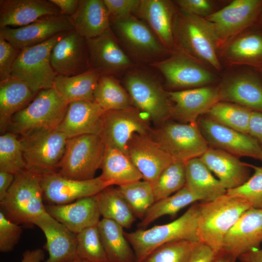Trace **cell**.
Segmentation results:
<instances>
[{
    "label": "cell",
    "mask_w": 262,
    "mask_h": 262,
    "mask_svg": "<svg viewBox=\"0 0 262 262\" xmlns=\"http://www.w3.org/2000/svg\"><path fill=\"white\" fill-rule=\"evenodd\" d=\"M251 208L250 204L242 198L227 194L198 204L197 235L200 242L218 253L222 250L228 231Z\"/></svg>",
    "instance_id": "1"
},
{
    "label": "cell",
    "mask_w": 262,
    "mask_h": 262,
    "mask_svg": "<svg viewBox=\"0 0 262 262\" xmlns=\"http://www.w3.org/2000/svg\"><path fill=\"white\" fill-rule=\"evenodd\" d=\"M198 204L192 205L173 221L149 229H138L124 235L135 254L136 262H142L160 246L173 241L200 242L197 235Z\"/></svg>",
    "instance_id": "2"
},
{
    "label": "cell",
    "mask_w": 262,
    "mask_h": 262,
    "mask_svg": "<svg viewBox=\"0 0 262 262\" xmlns=\"http://www.w3.org/2000/svg\"><path fill=\"white\" fill-rule=\"evenodd\" d=\"M43 200L41 175L26 169L14 175V181L0 205L10 220L30 226L35 219L47 213Z\"/></svg>",
    "instance_id": "3"
},
{
    "label": "cell",
    "mask_w": 262,
    "mask_h": 262,
    "mask_svg": "<svg viewBox=\"0 0 262 262\" xmlns=\"http://www.w3.org/2000/svg\"><path fill=\"white\" fill-rule=\"evenodd\" d=\"M174 35L186 54L220 70L217 54L218 40L212 25L205 18L180 11L174 19Z\"/></svg>",
    "instance_id": "4"
},
{
    "label": "cell",
    "mask_w": 262,
    "mask_h": 262,
    "mask_svg": "<svg viewBox=\"0 0 262 262\" xmlns=\"http://www.w3.org/2000/svg\"><path fill=\"white\" fill-rule=\"evenodd\" d=\"M67 106L54 88L42 90L26 107L13 116L9 132L22 137L41 130L56 129Z\"/></svg>",
    "instance_id": "5"
},
{
    "label": "cell",
    "mask_w": 262,
    "mask_h": 262,
    "mask_svg": "<svg viewBox=\"0 0 262 262\" xmlns=\"http://www.w3.org/2000/svg\"><path fill=\"white\" fill-rule=\"evenodd\" d=\"M106 150L100 135L85 134L68 138L56 173L74 180L94 179L97 170L101 168Z\"/></svg>",
    "instance_id": "6"
},
{
    "label": "cell",
    "mask_w": 262,
    "mask_h": 262,
    "mask_svg": "<svg viewBox=\"0 0 262 262\" xmlns=\"http://www.w3.org/2000/svg\"><path fill=\"white\" fill-rule=\"evenodd\" d=\"M67 139L57 129L41 130L21 137L27 169L40 175L56 172Z\"/></svg>",
    "instance_id": "7"
},
{
    "label": "cell",
    "mask_w": 262,
    "mask_h": 262,
    "mask_svg": "<svg viewBox=\"0 0 262 262\" xmlns=\"http://www.w3.org/2000/svg\"><path fill=\"white\" fill-rule=\"evenodd\" d=\"M65 33L21 49L13 66L12 76L23 82L35 93L52 88L57 74L51 65V52L55 43Z\"/></svg>",
    "instance_id": "8"
},
{
    "label": "cell",
    "mask_w": 262,
    "mask_h": 262,
    "mask_svg": "<svg viewBox=\"0 0 262 262\" xmlns=\"http://www.w3.org/2000/svg\"><path fill=\"white\" fill-rule=\"evenodd\" d=\"M152 139L176 161L184 163L200 157L209 148L196 123L165 124L154 131Z\"/></svg>",
    "instance_id": "9"
},
{
    "label": "cell",
    "mask_w": 262,
    "mask_h": 262,
    "mask_svg": "<svg viewBox=\"0 0 262 262\" xmlns=\"http://www.w3.org/2000/svg\"><path fill=\"white\" fill-rule=\"evenodd\" d=\"M124 84L132 103L154 122L161 123L171 115L167 93L151 76L140 72H130L126 75Z\"/></svg>",
    "instance_id": "10"
},
{
    "label": "cell",
    "mask_w": 262,
    "mask_h": 262,
    "mask_svg": "<svg viewBox=\"0 0 262 262\" xmlns=\"http://www.w3.org/2000/svg\"><path fill=\"white\" fill-rule=\"evenodd\" d=\"M114 34L134 55L142 59L156 58L166 49L150 27L132 14L110 17Z\"/></svg>",
    "instance_id": "11"
},
{
    "label": "cell",
    "mask_w": 262,
    "mask_h": 262,
    "mask_svg": "<svg viewBox=\"0 0 262 262\" xmlns=\"http://www.w3.org/2000/svg\"><path fill=\"white\" fill-rule=\"evenodd\" d=\"M262 11V0H234L205 17L212 25L219 45L251 25Z\"/></svg>",
    "instance_id": "12"
},
{
    "label": "cell",
    "mask_w": 262,
    "mask_h": 262,
    "mask_svg": "<svg viewBox=\"0 0 262 262\" xmlns=\"http://www.w3.org/2000/svg\"><path fill=\"white\" fill-rule=\"evenodd\" d=\"M146 119L138 110L128 109L104 112L100 136L106 147L119 149L127 154L129 141L136 133L149 135Z\"/></svg>",
    "instance_id": "13"
},
{
    "label": "cell",
    "mask_w": 262,
    "mask_h": 262,
    "mask_svg": "<svg viewBox=\"0 0 262 262\" xmlns=\"http://www.w3.org/2000/svg\"><path fill=\"white\" fill-rule=\"evenodd\" d=\"M72 30L74 27L70 17L60 14L43 16L21 27L0 28V36L21 50Z\"/></svg>",
    "instance_id": "14"
},
{
    "label": "cell",
    "mask_w": 262,
    "mask_h": 262,
    "mask_svg": "<svg viewBox=\"0 0 262 262\" xmlns=\"http://www.w3.org/2000/svg\"><path fill=\"white\" fill-rule=\"evenodd\" d=\"M43 199L50 204L63 205L94 196L109 187L99 176L87 180L64 177L56 172L41 175Z\"/></svg>",
    "instance_id": "15"
},
{
    "label": "cell",
    "mask_w": 262,
    "mask_h": 262,
    "mask_svg": "<svg viewBox=\"0 0 262 262\" xmlns=\"http://www.w3.org/2000/svg\"><path fill=\"white\" fill-rule=\"evenodd\" d=\"M200 130L208 144L236 156H247L262 161V147L247 134L221 125L209 117L199 121Z\"/></svg>",
    "instance_id": "16"
},
{
    "label": "cell",
    "mask_w": 262,
    "mask_h": 262,
    "mask_svg": "<svg viewBox=\"0 0 262 262\" xmlns=\"http://www.w3.org/2000/svg\"><path fill=\"white\" fill-rule=\"evenodd\" d=\"M50 63L57 75L74 76L89 70L86 39L74 30L64 34L52 49Z\"/></svg>",
    "instance_id": "17"
},
{
    "label": "cell",
    "mask_w": 262,
    "mask_h": 262,
    "mask_svg": "<svg viewBox=\"0 0 262 262\" xmlns=\"http://www.w3.org/2000/svg\"><path fill=\"white\" fill-rule=\"evenodd\" d=\"M127 154L143 179L152 185L163 170L176 161L149 135L134 134L128 143Z\"/></svg>",
    "instance_id": "18"
},
{
    "label": "cell",
    "mask_w": 262,
    "mask_h": 262,
    "mask_svg": "<svg viewBox=\"0 0 262 262\" xmlns=\"http://www.w3.org/2000/svg\"><path fill=\"white\" fill-rule=\"evenodd\" d=\"M152 66L175 87H199L214 79L210 71L185 53H176L164 60L154 62Z\"/></svg>",
    "instance_id": "19"
},
{
    "label": "cell",
    "mask_w": 262,
    "mask_h": 262,
    "mask_svg": "<svg viewBox=\"0 0 262 262\" xmlns=\"http://www.w3.org/2000/svg\"><path fill=\"white\" fill-rule=\"evenodd\" d=\"M86 40L90 69L101 75L111 76L132 66L131 59L120 47L111 28Z\"/></svg>",
    "instance_id": "20"
},
{
    "label": "cell",
    "mask_w": 262,
    "mask_h": 262,
    "mask_svg": "<svg viewBox=\"0 0 262 262\" xmlns=\"http://www.w3.org/2000/svg\"><path fill=\"white\" fill-rule=\"evenodd\" d=\"M262 243V210L251 208L228 231L224 237L222 250L238 258L242 255L259 248Z\"/></svg>",
    "instance_id": "21"
},
{
    "label": "cell",
    "mask_w": 262,
    "mask_h": 262,
    "mask_svg": "<svg viewBox=\"0 0 262 262\" xmlns=\"http://www.w3.org/2000/svg\"><path fill=\"white\" fill-rule=\"evenodd\" d=\"M167 93L174 103L171 115L190 124L196 123L200 115L206 113L220 100L219 87H199Z\"/></svg>",
    "instance_id": "22"
},
{
    "label": "cell",
    "mask_w": 262,
    "mask_h": 262,
    "mask_svg": "<svg viewBox=\"0 0 262 262\" xmlns=\"http://www.w3.org/2000/svg\"><path fill=\"white\" fill-rule=\"evenodd\" d=\"M33 225L39 227L46 237L44 247L49 257L45 262H66L77 256L76 234L48 213L35 219Z\"/></svg>",
    "instance_id": "23"
},
{
    "label": "cell",
    "mask_w": 262,
    "mask_h": 262,
    "mask_svg": "<svg viewBox=\"0 0 262 262\" xmlns=\"http://www.w3.org/2000/svg\"><path fill=\"white\" fill-rule=\"evenodd\" d=\"M104 111L94 101H76L67 105L57 128L68 138L85 134L100 135Z\"/></svg>",
    "instance_id": "24"
},
{
    "label": "cell",
    "mask_w": 262,
    "mask_h": 262,
    "mask_svg": "<svg viewBox=\"0 0 262 262\" xmlns=\"http://www.w3.org/2000/svg\"><path fill=\"white\" fill-rule=\"evenodd\" d=\"M47 213L76 234L98 225L101 214L96 196L63 205H45Z\"/></svg>",
    "instance_id": "25"
},
{
    "label": "cell",
    "mask_w": 262,
    "mask_h": 262,
    "mask_svg": "<svg viewBox=\"0 0 262 262\" xmlns=\"http://www.w3.org/2000/svg\"><path fill=\"white\" fill-rule=\"evenodd\" d=\"M60 14L50 0H0V28L21 27L43 16Z\"/></svg>",
    "instance_id": "26"
},
{
    "label": "cell",
    "mask_w": 262,
    "mask_h": 262,
    "mask_svg": "<svg viewBox=\"0 0 262 262\" xmlns=\"http://www.w3.org/2000/svg\"><path fill=\"white\" fill-rule=\"evenodd\" d=\"M199 158L227 191L240 187L249 178L248 164L226 151L209 147Z\"/></svg>",
    "instance_id": "27"
},
{
    "label": "cell",
    "mask_w": 262,
    "mask_h": 262,
    "mask_svg": "<svg viewBox=\"0 0 262 262\" xmlns=\"http://www.w3.org/2000/svg\"><path fill=\"white\" fill-rule=\"evenodd\" d=\"M219 89L220 100L262 113V84L255 76L248 74L233 76L225 81Z\"/></svg>",
    "instance_id": "28"
},
{
    "label": "cell",
    "mask_w": 262,
    "mask_h": 262,
    "mask_svg": "<svg viewBox=\"0 0 262 262\" xmlns=\"http://www.w3.org/2000/svg\"><path fill=\"white\" fill-rule=\"evenodd\" d=\"M165 49L174 45V14L171 2L165 0H141L136 11Z\"/></svg>",
    "instance_id": "29"
},
{
    "label": "cell",
    "mask_w": 262,
    "mask_h": 262,
    "mask_svg": "<svg viewBox=\"0 0 262 262\" xmlns=\"http://www.w3.org/2000/svg\"><path fill=\"white\" fill-rule=\"evenodd\" d=\"M70 18L74 30L86 39L110 28V16L103 0H80L76 12Z\"/></svg>",
    "instance_id": "30"
},
{
    "label": "cell",
    "mask_w": 262,
    "mask_h": 262,
    "mask_svg": "<svg viewBox=\"0 0 262 262\" xmlns=\"http://www.w3.org/2000/svg\"><path fill=\"white\" fill-rule=\"evenodd\" d=\"M37 94L14 77L0 82V130L2 134L8 129L13 116L26 107Z\"/></svg>",
    "instance_id": "31"
},
{
    "label": "cell",
    "mask_w": 262,
    "mask_h": 262,
    "mask_svg": "<svg viewBox=\"0 0 262 262\" xmlns=\"http://www.w3.org/2000/svg\"><path fill=\"white\" fill-rule=\"evenodd\" d=\"M185 186L199 200H213L227 193L199 157L185 163Z\"/></svg>",
    "instance_id": "32"
},
{
    "label": "cell",
    "mask_w": 262,
    "mask_h": 262,
    "mask_svg": "<svg viewBox=\"0 0 262 262\" xmlns=\"http://www.w3.org/2000/svg\"><path fill=\"white\" fill-rule=\"evenodd\" d=\"M101 74L93 69L71 76L56 75L53 88L68 105L76 101H94V92Z\"/></svg>",
    "instance_id": "33"
},
{
    "label": "cell",
    "mask_w": 262,
    "mask_h": 262,
    "mask_svg": "<svg viewBox=\"0 0 262 262\" xmlns=\"http://www.w3.org/2000/svg\"><path fill=\"white\" fill-rule=\"evenodd\" d=\"M99 177L109 186L128 184L143 179L128 155L116 148L106 147Z\"/></svg>",
    "instance_id": "34"
},
{
    "label": "cell",
    "mask_w": 262,
    "mask_h": 262,
    "mask_svg": "<svg viewBox=\"0 0 262 262\" xmlns=\"http://www.w3.org/2000/svg\"><path fill=\"white\" fill-rule=\"evenodd\" d=\"M98 227L109 262H136L134 252L123 227L105 218L100 220Z\"/></svg>",
    "instance_id": "35"
},
{
    "label": "cell",
    "mask_w": 262,
    "mask_h": 262,
    "mask_svg": "<svg viewBox=\"0 0 262 262\" xmlns=\"http://www.w3.org/2000/svg\"><path fill=\"white\" fill-rule=\"evenodd\" d=\"M96 197L103 218L111 220L123 229L131 228L136 217L116 188L106 187Z\"/></svg>",
    "instance_id": "36"
},
{
    "label": "cell",
    "mask_w": 262,
    "mask_h": 262,
    "mask_svg": "<svg viewBox=\"0 0 262 262\" xmlns=\"http://www.w3.org/2000/svg\"><path fill=\"white\" fill-rule=\"evenodd\" d=\"M226 57L240 64L259 65L262 63V35L246 33L234 38L225 50Z\"/></svg>",
    "instance_id": "37"
},
{
    "label": "cell",
    "mask_w": 262,
    "mask_h": 262,
    "mask_svg": "<svg viewBox=\"0 0 262 262\" xmlns=\"http://www.w3.org/2000/svg\"><path fill=\"white\" fill-rule=\"evenodd\" d=\"M94 102L104 111L131 107L132 102L127 92L112 76L101 75L94 92Z\"/></svg>",
    "instance_id": "38"
},
{
    "label": "cell",
    "mask_w": 262,
    "mask_h": 262,
    "mask_svg": "<svg viewBox=\"0 0 262 262\" xmlns=\"http://www.w3.org/2000/svg\"><path fill=\"white\" fill-rule=\"evenodd\" d=\"M198 200L199 199L185 185L174 194L155 202L147 212L139 226L146 227L164 215L174 217L181 209Z\"/></svg>",
    "instance_id": "39"
},
{
    "label": "cell",
    "mask_w": 262,
    "mask_h": 262,
    "mask_svg": "<svg viewBox=\"0 0 262 262\" xmlns=\"http://www.w3.org/2000/svg\"><path fill=\"white\" fill-rule=\"evenodd\" d=\"M252 110L236 104L218 102L207 112L209 118L227 127L248 134Z\"/></svg>",
    "instance_id": "40"
},
{
    "label": "cell",
    "mask_w": 262,
    "mask_h": 262,
    "mask_svg": "<svg viewBox=\"0 0 262 262\" xmlns=\"http://www.w3.org/2000/svg\"><path fill=\"white\" fill-rule=\"evenodd\" d=\"M136 218L142 219L148 209L155 202L152 185L139 180L116 188Z\"/></svg>",
    "instance_id": "41"
},
{
    "label": "cell",
    "mask_w": 262,
    "mask_h": 262,
    "mask_svg": "<svg viewBox=\"0 0 262 262\" xmlns=\"http://www.w3.org/2000/svg\"><path fill=\"white\" fill-rule=\"evenodd\" d=\"M26 169L20 140L10 132L2 134L0 136V171L15 175Z\"/></svg>",
    "instance_id": "42"
},
{
    "label": "cell",
    "mask_w": 262,
    "mask_h": 262,
    "mask_svg": "<svg viewBox=\"0 0 262 262\" xmlns=\"http://www.w3.org/2000/svg\"><path fill=\"white\" fill-rule=\"evenodd\" d=\"M185 183V163L175 161L163 170L152 185L155 202L177 192Z\"/></svg>",
    "instance_id": "43"
},
{
    "label": "cell",
    "mask_w": 262,
    "mask_h": 262,
    "mask_svg": "<svg viewBox=\"0 0 262 262\" xmlns=\"http://www.w3.org/2000/svg\"><path fill=\"white\" fill-rule=\"evenodd\" d=\"M77 255L89 262H109L98 225L85 229L76 234Z\"/></svg>",
    "instance_id": "44"
},
{
    "label": "cell",
    "mask_w": 262,
    "mask_h": 262,
    "mask_svg": "<svg viewBox=\"0 0 262 262\" xmlns=\"http://www.w3.org/2000/svg\"><path fill=\"white\" fill-rule=\"evenodd\" d=\"M195 243L179 240L164 244L153 250L142 262H187Z\"/></svg>",
    "instance_id": "45"
},
{
    "label": "cell",
    "mask_w": 262,
    "mask_h": 262,
    "mask_svg": "<svg viewBox=\"0 0 262 262\" xmlns=\"http://www.w3.org/2000/svg\"><path fill=\"white\" fill-rule=\"evenodd\" d=\"M249 166L254 169L253 175L243 185L227 190L226 194L242 198L252 208L262 210V167Z\"/></svg>",
    "instance_id": "46"
},
{
    "label": "cell",
    "mask_w": 262,
    "mask_h": 262,
    "mask_svg": "<svg viewBox=\"0 0 262 262\" xmlns=\"http://www.w3.org/2000/svg\"><path fill=\"white\" fill-rule=\"evenodd\" d=\"M22 227L10 220L1 210L0 211V251H12L21 237Z\"/></svg>",
    "instance_id": "47"
},
{
    "label": "cell",
    "mask_w": 262,
    "mask_h": 262,
    "mask_svg": "<svg viewBox=\"0 0 262 262\" xmlns=\"http://www.w3.org/2000/svg\"><path fill=\"white\" fill-rule=\"evenodd\" d=\"M20 50L0 36V82L12 76L13 66Z\"/></svg>",
    "instance_id": "48"
},
{
    "label": "cell",
    "mask_w": 262,
    "mask_h": 262,
    "mask_svg": "<svg viewBox=\"0 0 262 262\" xmlns=\"http://www.w3.org/2000/svg\"><path fill=\"white\" fill-rule=\"evenodd\" d=\"M110 17H119L137 11L139 0H103Z\"/></svg>",
    "instance_id": "49"
},
{
    "label": "cell",
    "mask_w": 262,
    "mask_h": 262,
    "mask_svg": "<svg viewBox=\"0 0 262 262\" xmlns=\"http://www.w3.org/2000/svg\"><path fill=\"white\" fill-rule=\"evenodd\" d=\"M180 11L199 17H207L213 13V4L208 0H178Z\"/></svg>",
    "instance_id": "50"
},
{
    "label": "cell",
    "mask_w": 262,
    "mask_h": 262,
    "mask_svg": "<svg viewBox=\"0 0 262 262\" xmlns=\"http://www.w3.org/2000/svg\"><path fill=\"white\" fill-rule=\"evenodd\" d=\"M216 253L208 245L195 243L187 262H213Z\"/></svg>",
    "instance_id": "51"
},
{
    "label": "cell",
    "mask_w": 262,
    "mask_h": 262,
    "mask_svg": "<svg viewBox=\"0 0 262 262\" xmlns=\"http://www.w3.org/2000/svg\"><path fill=\"white\" fill-rule=\"evenodd\" d=\"M248 134L255 138L262 147V113L252 111Z\"/></svg>",
    "instance_id": "52"
},
{
    "label": "cell",
    "mask_w": 262,
    "mask_h": 262,
    "mask_svg": "<svg viewBox=\"0 0 262 262\" xmlns=\"http://www.w3.org/2000/svg\"><path fill=\"white\" fill-rule=\"evenodd\" d=\"M59 9L61 14L73 16L78 9L79 0H50Z\"/></svg>",
    "instance_id": "53"
},
{
    "label": "cell",
    "mask_w": 262,
    "mask_h": 262,
    "mask_svg": "<svg viewBox=\"0 0 262 262\" xmlns=\"http://www.w3.org/2000/svg\"><path fill=\"white\" fill-rule=\"evenodd\" d=\"M14 180V174L0 171V201L3 200L6 196Z\"/></svg>",
    "instance_id": "54"
},
{
    "label": "cell",
    "mask_w": 262,
    "mask_h": 262,
    "mask_svg": "<svg viewBox=\"0 0 262 262\" xmlns=\"http://www.w3.org/2000/svg\"><path fill=\"white\" fill-rule=\"evenodd\" d=\"M44 257V251L41 248L27 250L23 253L20 262H42Z\"/></svg>",
    "instance_id": "55"
},
{
    "label": "cell",
    "mask_w": 262,
    "mask_h": 262,
    "mask_svg": "<svg viewBox=\"0 0 262 262\" xmlns=\"http://www.w3.org/2000/svg\"><path fill=\"white\" fill-rule=\"evenodd\" d=\"M238 259L242 262H262V247L242 255Z\"/></svg>",
    "instance_id": "56"
},
{
    "label": "cell",
    "mask_w": 262,
    "mask_h": 262,
    "mask_svg": "<svg viewBox=\"0 0 262 262\" xmlns=\"http://www.w3.org/2000/svg\"><path fill=\"white\" fill-rule=\"evenodd\" d=\"M237 257L224 250L216 253L213 262H236Z\"/></svg>",
    "instance_id": "57"
},
{
    "label": "cell",
    "mask_w": 262,
    "mask_h": 262,
    "mask_svg": "<svg viewBox=\"0 0 262 262\" xmlns=\"http://www.w3.org/2000/svg\"><path fill=\"white\" fill-rule=\"evenodd\" d=\"M66 262H89L88 261H87L86 260H84L83 259H82L79 257L77 256L76 257L74 258V259L68 261Z\"/></svg>",
    "instance_id": "58"
},
{
    "label": "cell",
    "mask_w": 262,
    "mask_h": 262,
    "mask_svg": "<svg viewBox=\"0 0 262 262\" xmlns=\"http://www.w3.org/2000/svg\"><path fill=\"white\" fill-rule=\"evenodd\" d=\"M262 17L261 18V23H262V17Z\"/></svg>",
    "instance_id": "59"
}]
</instances>
